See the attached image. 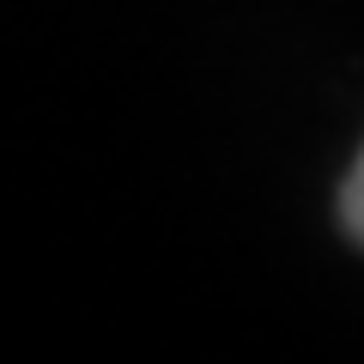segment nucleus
<instances>
[{
	"mask_svg": "<svg viewBox=\"0 0 364 364\" xmlns=\"http://www.w3.org/2000/svg\"><path fill=\"white\" fill-rule=\"evenodd\" d=\"M340 225L352 231V243H364V152H358V164H352L346 188H340Z\"/></svg>",
	"mask_w": 364,
	"mask_h": 364,
	"instance_id": "obj_1",
	"label": "nucleus"
}]
</instances>
